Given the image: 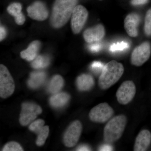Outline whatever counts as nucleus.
<instances>
[{"label": "nucleus", "mask_w": 151, "mask_h": 151, "mask_svg": "<svg viewBox=\"0 0 151 151\" xmlns=\"http://www.w3.org/2000/svg\"><path fill=\"white\" fill-rule=\"evenodd\" d=\"M105 35L104 26L98 24L85 30L83 33V37L86 42L91 43L100 41L103 39Z\"/></svg>", "instance_id": "f8f14e48"}, {"label": "nucleus", "mask_w": 151, "mask_h": 151, "mask_svg": "<svg viewBox=\"0 0 151 151\" xmlns=\"http://www.w3.org/2000/svg\"><path fill=\"white\" fill-rule=\"evenodd\" d=\"M100 1H102V0H100Z\"/></svg>", "instance_id": "7c9ffc66"}, {"label": "nucleus", "mask_w": 151, "mask_h": 151, "mask_svg": "<svg viewBox=\"0 0 151 151\" xmlns=\"http://www.w3.org/2000/svg\"><path fill=\"white\" fill-rule=\"evenodd\" d=\"M3 151H23V149L18 143L10 142L7 143L3 147Z\"/></svg>", "instance_id": "5701e85b"}, {"label": "nucleus", "mask_w": 151, "mask_h": 151, "mask_svg": "<svg viewBox=\"0 0 151 151\" xmlns=\"http://www.w3.org/2000/svg\"><path fill=\"white\" fill-rule=\"evenodd\" d=\"M89 48L91 51L93 52H96L100 50V45L98 44H93L89 45Z\"/></svg>", "instance_id": "cd10ccee"}, {"label": "nucleus", "mask_w": 151, "mask_h": 151, "mask_svg": "<svg viewBox=\"0 0 151 151\" xmlns=\"http://www.w3.org/2000/svg\"><path fill=\"white\" fill-rule=\"evenodd\" d=\"M144 30L146 35H151V8L146 13Z\"/></svg>", "instance_id": "b1692460"}, {"label": "nucleus", "mask_w": 151, "mask_h": 151, "mask_svg": "<svg viewBox=\"0 0 151 151\" xmlns=\"http://www.w3.org/2000/svg\"><path fill=\"white\" fill-rule=\"evenodd\" d=\"M78 0H55L52 7L50 23L52 27L58 29L67 23Z\"/></svg>", "instance_id": "f257e3e1"}, {"label": "nucleus", "mask_w": 151, "mask_h": 151, "mask_svg": "<svg viewBox=\"0 0 151 151\" xmlns=\"http://www.w3.org/2000/svg\"><path fill=\"white\" fill-rule=\"evenodd\" d=\"M136 85L133 81H124L119 86L116 93L118 102L122 105H127L134 99L136 94Z\"/></svg>", "instance_id": "1a4fd4ad"}, {"label": "nucleus", "mask_w": 151, "mask_h": 151, "mask_svg": "<svg viewBox=\"0 0 151 151\" xmlns=\"http://www.w3.org/2000/svg\"><path fill=\"white\" fill-rule=\"evenodd\" d=\"M124 65L116 60H111L103 67L99 79L98 84L102 90L110 88L119 81L124 74Z\"/></svg>", "instance_id": "f03ea898"}, {"label": "nucleus", "mask_w": 151, "mask_h": 151, "mask_svg": "<svg viewBox=\"0 0 151 151\" xmlns=\"http://www.w3.org/2000/svg\"><path fill=\"white\" fill-rule=\"evenodd\" d=\"M82 125L78 120L72 122L68 127L63 137V142L67 147H72L78 142L82 132Z\"/></svg>", "instance_id": "6e6552de"}, {"label": "nucleus", "mask_w": 151, "mask_h": 151, "mask_svg": "<svg viewBox=\"0 0 151 151\" xmlns=\"http://www.w3.org/2000/svg\"><path fill=\"white\" fill-rule=\"evenodd\" d=\"M7 32L6 28L3 26H1L0 28V40L1 41L4 39L6 35Z\"/></svg>", "instance_id": "bb28decb"}, {"label": "nucleus", "mask_w": 151, "mask_h": 151, "mask_svg": "<svg viewBox=\"0 0 151 151\" xmlns=\"http://www.w3.org/2000/svg\"><path fill=\"white\" fill-rule=\"evenodd\" d=\"M114 113V110L108 103H101L91 109L89 119L94 123L103 124L110 120Z\"/></svg>", "instance_id": "20e7f679"}, {"label": "nucleus", "mask_w": 151, "mask_h": 151, "mask_svg": "<svg viewBox=\"0 0 151 151\" xmlns=\"http://www.w3.org/2000/svg\"><path fill=\"white\" fill-rule=\"evenodd\" d=\"M49 63L50 60L48 57L45 55H38L34 60L32 63V66L35 69H41L47 67Z\"/></svg>", "instance_id": "4be33fe9"}, {"label": "nucleus", "mask_w": 151, "mask_h": 151, "mask_svg": "<svg viewBox=\"0 0 151 151\" xmlns=\"http://www.w3.org/2000/svg\"><path fill=\"white\" fill-rule=\"evenodd\" d=\"M27 12L29 16L34 20L43 21L48 18V9L42 2L37 1L28 7Z\"/></svg>", "instance_id": "9b49d317"}, {"label": "nucleus", "mask_w": 151, "mask_h": 151, "mask_svg": "<svg viewBox=\"0 0 151 151\" xmlns=\"http://www.w3.org/2000/svg\"><path fill=\"white\" fill-rule=\"evenodd\" d=\"M151 53V46L149 42L146 41L136 47L132 51L131 63L137 67L142 66L150 58Z\"/></svg>", "instance_id": "0eeeda50"}, {"label": "nucleus", "mask_w": 151, "mask_h": 151, "mask_svg": "<svg viewBox=\"0 0 151 151\" xmlns=\"http://www.w3.org/2000/svg\"><path fill=\"white\" fill-rule=\"evenodd\" d=\"M64 81L61 76L55 75L52 78L49 83L47 89L53 94L59 92L64 86Z\"/></svg>", "instance_id": "412c9836"}, {"label": "nucleus", "mask_w": 151, "mask_h": 151, "mask_svg": "<svg viewBox=\"0 0 151 151\" xmlns=\"http://www.w3.org/2000/svg\"><path fill=\"white\" fill-rule=\"evenodd\" d=\"M151 143V133L148 130H143L139 133L136 138L134 150H147Z\"/></svg>", "instance_id": "2eb2a0df"}, {"label": "nucleus", "mask_w": 151, "mask_h": 151, "mask_svg": "<svg viewBox=\"0 0 151 151\" xmlns=\"http://www.w3.org/2000/svg\"><path fill=\"white\" fill-rule=\"evenodd\" d=\"M70 98L69 94L66 92H58L50 97V104L54 108H62L68 103Z\"/></svg>", "instance_id": "a211bd4d"}, {"label": "nucleus", "mask_w": 151, "mask_h": 151, "mask_svg": "<svg viewBox=\"0 0 151 151\" xmlns=\"http://www.w3.org/2000/svg\"><path fill=\"white\" fill-rule=\"evenodd\" d=\"M127 123L125 115H118L109 120L103 131V138L105 142L111 144L122 137Z\"/></svg>", "instance_id": "7ed1b4c3"}, {"label": "nucleus", "mask_w": 151, "mask_h": 151, "mask_svg": "<svg viewBox=\"0 0 151 151\" xmlns=\"http://www.w3.org/2000/svg\"><path fill=\"white\" fill-rule=\"evenodd\" d=\"M140 21L139 16L136 13H131L124 19V27L128 35L136 37L138 35V26Z\"/></svg>", "instance_id": "ddd939ff"}, {"label": "nucleus", "mask_w": 151, "mask_h": 151, "mask_svg": "<svg viewBox=\"0 0 151 151\" xmlns=\"http://www.w3.org/2000/svg\"><path fill=\"white\" fill-rule=\"evenodd\" d=\"M42 111V109L37 104L32 102H24L22 105L19 119L20 124L22 126H27L34 121Z\"/></svg>", "instance_id": "39448f33"}, {"label": "nucleus", "mask_w": 151, "mask_h": 151, "mask_svg": "<svg viewBox=\"0 0 151 151\" xmlns=\"http://www.w3.org/2000/svg\"><path fill=\"white\" fill-rule=\"evenodd\" d=\"M77 150L78 151H89L91 150L90 148L88 146L82 145L78 147Z\"/></svg>", "instance_id": "c756f323"}, {"label": "nucleus", "mask_w": 151, "mask_h": 151, "mask_svg": "<svg viewBox=\"0 0 151 151\" xmlns=\"http://www.w3.org/2000/svg\"><path fill=\"white\" fill-rule=\"evenodd\" d=\"M22 9L21 4L18 2L12 3L7 8L8 12L14 17L16 23L19 25L23 24L25 21V17L22 12Z\"/></svg>", "instance_id": "f3484780"}, {"label": "nucleus", "mask_w": 151, "mask_h": 151, "mask_svg": "<svg viewBox=\"0 0 151 151\" xmlns=\"http://www.w3.org/2000/svg\"><path fill=\"white\" fill-rule=\"evenodd\" d=\"M88 11L81 5H77L71 17V27L74 34L81 32L88 19Z\"/></svg>", "instance_id": "9d476101"}, {"label": "nucleus", "mask_w": 151, "mask_h": 151, "mask_svg": "<svg viewBox=\"0 0 151 151\" xmlns=\"http://www.w3.org/2000/svg\"><path fill=\"white\" fill-rule=\"evenodd\" d=\"M95 84L94 78L92 75L87 73H83L78 76L76 84L78 90L81 92H86L91 90Z\"/></svg>", "instance_id": "dca6fc26"}, {"label": "nucleus", "mask_w": 151, "mask_h": 151, "mask_svg": "<svg viewBox=\"0 0 151 151\" xmlns=\"http://www.w3.org/2000/svg\"><path fill=\"white\" fill-rule=\"evenodd\" d=\"M46 76L45 73L42 71L33 72L30 75L28 85L32 89H37L43 84Z\"/></svg>", "instance_id": "aec40b11"}, {"label": "nucleus", "mask_w": 151, "mask_h": 151, "mask_svg": "<svg viewBox=\"0 0 151 151\" xmlns=\"http://www.w3.org/2000/svg\"><path fill=\"white\" fill-rule=\"evenodd\" d=\"M44 122H37L33 124L30 128L31 132H34L37 135L36 143L38 146L43 145L48 136L49 127L48 126H44Z\"/></svg>", "instance_id": "4468645a"}, {"label": "nucleus", "mask_w": 151, "mask_h": 151, "mask_svg": "<svg viewBox=\"0 0 151 151\" xmlns=\"http://www.w3.org/2000/svg\"><path fill=\"white\" fill-rule=\"evenodd\" d=\"M15 89L14 81L8 69L0 65V97L6 99L11 96Z\"/></svg>", "instance_id": "423d86ee"}, {"label": "nucleus", "mask_w": 151, "mask_h": 151, "mask_svg": "<svg viewBox=\"0 0 151 151\" xmlns=\"http://www.w3.org/2000/svg\"><path fill=\"white\" fill-rule=\"evenodd\" d=\"M129 47V44L127 42H122L120 43L113 44L110 47V50L112 52L122 51Z\"/></svg>", "instance_id": "393cba45"}, {"label": "nucleus", "mask_w": 151, "mask_h": 151, "mask_svg": "<svg viewBox=\"0 0 151 151\" xmlns=\"http://www.w3.org/2000/svg\"><path fill=\"white\" fill-rule=\"evenodd\" d=\"M148 1V0H132L131 3L133 5L139 6L145 4Z\"/></svg>", "instance_id": "c85d7f7f"}, {"label": "nucleus", "mask_w": 151, "mask_h": 151, "mask_svg": "<svg viewBox=\"0 0 151 151\" xmlns=\"http://www.w3.org/2000/svg\"><path fill=\"white\" fill-rule=\"evenodd\" d=\"M104 66L101 63L98 62V61H94L92 63L91 65V68L93 70L95 71H98L100 69L103 70Z\"/></svg>", "instance_id": "a878e982"}, {"label": "nucleus", "mask_w": 151, "mask_h": 151, "mask_svg": "<svg viewBox=\"0 0 151 151\" xmlns=\"http://www.w3.org/2000/svg\"><path fill=\"white\" fill-rule=\"evenodd\" d=\"M40 45V42L39 41H33L30 44L26 49L21 52L22 58L29 61L33 60L37 57Z\"/></svg>", "instance_id": "6ab92c4d"}]
</instances>
